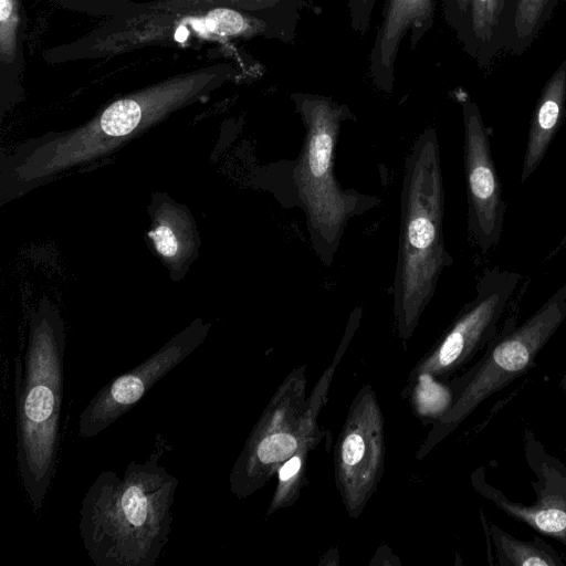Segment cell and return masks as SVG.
I'll return each mask as SVG.
<instances>
[{"label": "cell", "instance_id": "obj_1", "mask_svg": "<svg viewBox=\"0 0 566 566\" xmlns=\"http://www.w3.org/2000/svg\"><path fill=\"white\" fill-rule=\"evenodd\" d=\"M235 74L230 63L176 74L114 99L77 127L19 144L2 156V202L112 154L174 112L203 101Z\"/></svg>", "mask_w": 566, "mask_h": 566}, {"label": "cell", "instance_id": "obj_2", "mask_svg": "<svg viewBox=\"0 0 566 566\" xmlns=\"http://www.w3.org/2000/svg\"><path fill=\"white\" fill-rule=\"evenodd\" d=\"M303 0H151L123 8L46 61L108 59L147 46H189L296 38Z\"/></svg>", "mask_w": 566, "mask_h": 566}, {"label": "cell", "instance_id": "obj_3", "mask_svg": "<svg viewBox=\"0 0 566 566\" xmlns=\"http://www.w3.org/2000/svg\"><path fill=\"white\" fill-rule=\"evenodd\" d=\"M161 443L122 476L102 471L85 493L78 528L96 566H154L168 543L178 479L160 464Z\"/></svg>", "mask_w": 566, "mask_h": 566}, {"label": "cell", "instance_id": "obj_4", "mask_svg": "<svg viewBox=\"0 0 566 566\" xmlns=\"http://www.w3.org/2000/svg\"><path fill=\"white\" fill-rule=\"evenodd\" d=\"M65 336L60 311L43 296L30 316L23 377L17 389V467L35 512L44 504L55 470Z\"/></svg>", "mask_w": 566, "mask_h": 566}, {"label": "cell", "instance_id": "obj_5", "mask_svg": "<svg viewBox=\"0 0 566 566\" xmlns=\"http://www.w3.org/2000/svg\"><path fill=\"white\" fill-rule=\"evenodd\" d=\"M444 190L436 130L426 129L407 158L394 281L395 313L411 329L430 302L441 272L452 263L443 240Z\"/></svg>", "mask_w": 566, "mask_h": 566}, {"label": "cell", "instance_id": "obj_6", "mask_svg": "<svg viewBox=\"0 0 566 566\" xmlns=\"http://www.w3.org/2000/svg\"><path fill=\"white\" fill-rule=\"evenodd\" d=\"M291 98L306 127L295 182L307 216L312 241L321 258L331 263L345 221L357 208V198L344 192L333 172V153L345 106L331 97L294 93Z\"/></svg>", "mask_w": 566, "mask_h": 566}, {"label": "cell", "instance_id": "obj_7", "mask_svg": "<svg viewBox=\"0 0 566 566\" xmlns=\"http://www.w3.org/2000/svg\"><path fill=\"white\" fill-rule=\"evenodd\" d=\"M210 326L202 318L193 319L143 363L109 380L80 413L78 436L95 437L128 412L157 381L205 342Z\"/></svg>", "mask_w": 566, "mask_h": 566}, {"label": "cell", "instance_id": "obj_8", "mask_svg": "<svg viewBox=\"0 0 566 566\" xmlns=\"http://www.w3.org/2000/svg\"><path fill=\"white\" fill-rule=\"evenodd\" d=\"M565 318L566 283L522 326L494 345L459 399L454 417L465 416L490 395L526 373Z\"/></svg>", "mask_w": 566, "mask_h": 566}, {"label": "cell", "instance_id": "obj_9", "mask_svg": "<svg viewBox=\"0 0 566 566\" xmlns=\"http://www.w3.org/2000/svg\"><path fill=\"white\" fill-rule=\"evenodd\" d=\"M468 230L483 253L495 247L504 223L505 203L492 157L490 139L478 105H462Z\"/></svg>", "mask_w": 566, "mask_h": 566}, {"label": "cell", "instance_id": "obj_10", "mask_svg": "<svg viewBox=\"0 0 566 566\" xmlns=\"http://www.w3.org/2000/svg\"><path fill=\"white\" fill-rule=\"evenodd\" d=\"M520 279L517 273L509 271H485L476 284V296L467 304L426 368L436 374H446L473 355L494 334Z\"/></svg>", "mask_w": 566, "mask_h": 566}, {"label": "cell", "instance_id": "obj_11", "mask_svg": "<svg viewBox=\"0 0 566 566\" xmlns=\"http://www.w3.org/2000/svg\"><path fill=\"white\" fill-rule=\"evenodd\" d=\"M380 23L369 54L374 85L391 92L400 44L409 35L416 49L434 23V0H384Z\"/></svg>", "mask_w": 566, "mask_h": 566}, {"label": "cell", "instance_id": "obj_12", "mask_svg": "<svg viewBox=\"0 0 566 566\" xmlns=\"http://www.w3.org/2000/svg\"><path fill=\"white\" fill-rule=\"evenodd\" d=\"M150 245L169 271L180 281L195 262L200 247L196 220L188 207L165 192H154L148 206Z\"/></svg>", "mask_w": 566, "mask_h": 566}, {"label": "cell", "instance_id": "obj_13", "mask_svg": "<svg viewBox=\"0 0 566 566\" xmlns=\"http://www.w3.org/2000/svg\"><path fill=\"white\" fill-rule=\"evenodd\" d=\"M566 108V60L546 82L531 118L521 181L525 182L542 163L557 133Z\"/></svg>", "mask_w": 566, "mask_h": 566}, {"label": "cell", "instance_id": "obj_14", "mask_svg": "<svg viewBox=\"0 0 566 566\" xmlns=\"http://www.w3.org/2000/svg\"><path fill=\"white\" fill-rule=\"evenodd\" d=\"M559 0H513L504 15L500 49L522 54L551 19Z\"/></svg>", "mask_w": 566, "mask_h": 566}, {"label": "cell", "instance_id": "obj_15", "mask_svg": "<svg viewBox=\"0 0 566 566\" xmlns=\"http://www.w3.org/2000/svg\"><path fill=\"white\" fill-rule=\"evenodd\" d=\"M509 0H472L464 50L483 66L500 50V36Z\"/></svg>", "mask_w": 566, "mask_h": 566}, {"label": "cell", "instance_id": "obj_16", "mask_svg": "<svg viewBox=\"0 0 566 566\" xmlns=\"http://www.w3.org/2000/svg\"><path fill=\"white\" fill-rule=\"evenodd\" d=\"M492 499L514 518L539 533L566 542V501L562 496L546 495L532 506L509 502L500 495Z\"/></svg>", "mask_w": 566, "mask_h": 566}, {"label": "cell", "instance_id": "obj_17", "mask_svg": "<svg viewBox=\"0 0 566 566\" xmlns=\"http://www.w3.org/2000/svg\"><path fill=\"white\" fill-rule=\"evenodd\" d=\"M494 543L500 553V558H504L501 564H512L516 566H555L559 564L556 554L533 543L518 541L509 534L502 532L496 526L492 527Z\"/></svg>", "mask_w": 566, "mask_h": 566}, {"label": "cell", "instance_id": "obj_18", "mask_svg": "<svg viewBox=\"0 0 566 566\" xmlns=\"http://www.w3.org/2000/svg\"><path fill=\"white\" fill-rule=\"evenodd\" d=\"M19 28V0H0V57L3 63H12L17 57Z\"/></svg>", "mask_w": 566, "mask_h": 566}, {"label": "cell", "instance_id": "obj_19", "mask_svg": "<svg viewBox=\"0 0 566 566\" xmlns=\"http://www.w3.org/2000/svg\"><path fill=\"white\" fill-rule=\"evenodd\" d=\"M471 1L441 0L444 20L454 31L462 46L465 45L469 34Z\"/></svg>", "mask_w": 566, "mask_h": 566}, {"label": "cell", "instance_id": "obj_20", "mask_svg": "<svg viewBox=\"0 0 566 566\" xmlns=\"http://www.w3.org/2000/svg\"><path fill=\"white\" fill-rule=\"evenodd\" d=\"M377 0H348L347 10L352 30L364 35L368 32Z\"/></svg>", "mask_w": 566, "mask_h": 566}, {"label": "cell", "instance_id": "obj_21", "mask_svg": "<svg viewBox=\"0 0 566 566\" xmlns=\"http://www.w3.org/2000/svg\"><path fill=\"white\" fill-rule=\"evenodd\" d=\"M366 454V442L358 432L348 433L342 442L340 447V464L342 469H356Z\"/></svg>", "mask_w": 566, "mask_h": 566}, {"label": "cell", "instance_id": "obj_22", "mask_svg": "<svg viewBox=\"0 0 566 566\" xmlns=\"http://www.w3.org/2000/svg\"><path fill=\"white\" fill-rule=\"evenodd\" d=\"M301 468V460L297 457L291 458L280 470L279 478L286 481L294 476Z\"/></svg>", "mask_w": 566, "mask_h": 566}]
</instances>
